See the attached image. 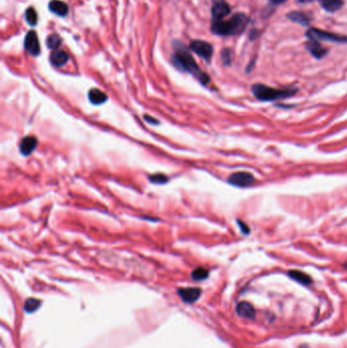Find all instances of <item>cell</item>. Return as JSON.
<instances>
[{"label":"cell","instance_id":"1","mask_svg":"<svg viewBox=\"0 0 347 348\" xmlns=\"http://www.w3.org/2000/svg\"><path fill=\"white\" fill-rule=\"evenodd\" d=\"M174 49L175 52L171 56V62L172 65L180 70L185 71L191 73L195 78L198 79L199 83H202L203 85H207L210 83V78L205 73L199 66L197 65L194 57L192 54L189 53L187 48L180 41H175L174 43Z\"/></svg>","mask_w":347,"mask_h":348},{"label":"cell","instance_id":"2","mask_svg":"<svg viewBox=\"0 0 347 348\" xmlns=\"http://www.w3.org/2000/svg\"><path fill=\"white\" fill-rule=\"evenodd\" d=\"M248 17L244 13L234 14L228 19L214 22L211 25V32L214 35L228 37L236 36L243 33L248 24Z\"/></svg>","mask_w":347,"mask_h":348},{"label":"cell","instance_id":"3","mask_svg":"<svg viewBox=\"0 0 347 348\" xmlns=\"http://www.w3.org/2000/svg\"><path fill=\"white\" fill-rule=\"evenodd\" d=\"M251 92L260 101H275L293 96L297 89H275L263 83H255L251 87Z\"/></svg>","mask_w":347,"mask_h":348},{"label":"cell","instance_id":"4","mask_svg":"<svg viewBox=\"0 0 347 348\" xmlns=\"http://www.w3.org/2000/svg\"><path fill=\"white\" fill-rule=\"evenodd\" d=\"M307 37L310 40H314L318 42L327 41V42H333V43H342V44L347 43V36L330 33V32H326L314 28H312L307 32Z\"/></svg>","mask_w":347,"mask_h":348},{"label":"cell","instance_id":"5","mask_svg":"<svg viewBox=\"0 0 347 348\" xmlns=\"http://www.w3.org/2000/svg\"><path fill=\"white\" fill-rule=\"evenodd\" d=\"M189 49L195 52L198 56L204 58L207 62L211 61L214 49L213 46L208 43V42L202 40H194L191 42V44H189Z\"/></svg>","mask_w":347,"mask_h":348},{"label":"cell","instance_id":"6","mask_svg":"<svg viewBox=\"0 0 347 348\" xmlns=\"http://www.w3.org/2000/svg\"><path fill=\"white\" fill-rule=\"evenodd\" d=\"M227 182L229 184L237 186V187H247V186H250L254 184L256 182V178L249 172L240 171V172H235V173L231 174L228 177Z\"/></svg>","mask_w":347,"mask_h":348},{"label":"cell","instance_id":"7","mask_svg":"<svg viewBox=\"0 0 347 348\" xmlns=\"http://www.w3.org/2000/svg\"><path fill=\"white\" fill-rule=\"evenodd\" d=\"M231 12L229 4L225 0H212L211 15H212V23L219 22V20L224 19Z\"/></svg>","mask_w":347,"mask_h":348},{"label":"cell","instance_id":"8","mask_svg":"<svg viewBox=\"0 0 347 348\" xmlns=\"http://www.w3.org/2000/svg\"><path fill=\"white\" fill-rule=\"evenodd\" d=\"M24 47H25V50L30 55L35 56V57L40 55L41 47H40L39 38H38L36 31L31 30L28 32L26 37H25Z\"/></svg>","mask_w":347,"mask_h":348},{"label":"cell","instance_id":"9","mask_svg":"<svg viewBox=\"0 0 347 348\" xmlns=\"http://www.w3.org/2000/svg\"><path fill=\"white\" fill-rule=\"evenodd\" d=\"M178 295L181 298L187 303H193L197 301L202 294V290L198 287H186L178 289Z\"/></svg>","mask_w":347,"mask_h":348},{"label":"cell","instance_id":"10","mask_svg":"<svg viewBox=\"0 0 347 348\" xmlns=\"http://www.w3.org/2000/svg\"><path fill=\"white\" fill-rule=\"evenodd\" d=\"M306 47L309 50L310 53L317 59H322L329 52L327 48L323 47L318 41L314 40H309L306 43Z\"/></svg>","mask_w":347,"mask_h":348},{"label":"cell","instance_id":"11","mask_svg":"<svg viewBox=\"0 0 347 348\" xmlns=\"http://www.w3.org/2000/svg\"><path fill=\"white\" fill-rule=\"evenodd\" d=\"M37 145H38V140L37 138H35V136L33 135L26 136V138H24L19 144V151L23 155L29 156L35 151Z\"/></svg>","mask_w":347,"mask_h":348},{"label":"cell","instance_id":"12","mask_svg":"<svg viewBox=\"0 0 347 348\" xmlns=\"http://www.w3.org/2000/svg\"><path fill=\"white\" fill-rule=\"evenodd\" d=\"M48 8L52 14L61 17H66L69 12L68 5L66 2L61 1V0H51L48 3Z\"/></svg>","mask_w":347,"mask_h":348},{"label":"cell","instance_id":"13","mask_svg":"<svg viewBox=\"0 0 347 348\" xmlns=\"http://www.w3.org/2000/svg\"><path fill=\"white\" fill-rule=\"evenodd\" d=\"M68 60H69L68 54L66 51L60 50V49L54 50L50 55L51 65L56 66V67H61L63 66H66L68 62Z\"/></svg>","mask_w":347,"mask_h":348},{"label":"cell","instance_id":"14","mask_svg":"<svg viewBox=\"0 0 347 348\" xmlns=\"http://www.w3.org/2000/svg\"><path fill=\"white\" fill-rule=\"evenodd\" d=\"M236 314L241 318L245 319H254L255 310L252 305L247 301L239 302L236 307Z\"/></svg>","mask_w":347,"mask_h":348},{"label":"cell","instance_id":"15","mask_svg":"<svg viewBox=\"0 0 347 348\" xmlns=\"http://www.w3.org/2000/svg\"><path fill=\"white\" fill-rule=\"evenodd\" d=\"M288 276L293 280L297 281L298 283L303 284V285H309V284L313 282L312 278L308 275V274L303 273L302 271L299 270H290L288 272Z\"/></svg>","mask_w":347,"mask_h":348},{"label":"cell","instance_id":"16","mask_svg":"<svg viewBox=\"0 0 347 348\" xmlns=\"http://www.w3.org/2000/svg\"><path fill=\"white\" fill-rule=\"evenodd\" d=\"M322 7L328 13H335L339 10L343 4V0H320Z\"/></svg>","mask_w":347,"mask_h":348},{"label":"cell","instance_id":"17","mask_svg":"<svg viewBox=\"0 0 347 348\" xmlns=\"http://www.w3.org/2000/svg\"><path fill=\"white\" fill-rule=\"evenodd\" d=\"M89 100L95 105L103 104L107 100V95L99 89H92L89 92Z\"/></svg>","mask_w":347,"mask_h":348},{"label":"cell","instance_id":"18","mask_svg":"<svg viewBox=\"0 0 347 348\" xmlns=\"http://www.w3.org/2000/svg\"><path fill=\"white\" fill-rule=\"evenodd\" d=\"M287 17L290 18L292 22L299 24L301 26H309L311 23V18L301 12H291L287 14Z\"/></svg>","mask_w":347,"mask_h":348},{"label":"cell","instance_id":"19","mask_svg":"<svg viewBox=\"0 0 347 348\" xmlns=\"http://www.w3.org/2000/svg\"><path fill=\"white\" fill-rule=\"evenodd\" d=\"M25 18H26V22L28 23L29 26L35 27L38 24V20H39L37 10L33 6L28 7L26 13H25Z\"/></svg>","mask_w":347,"mask_h":348},{"label":"cell","instance_id":"20","mask_svg":"<svg viewBox=\"0 0 347 348\" xmlns=\"http://www.w3.org/2000/svg\"><path fill=\"white\" fill-rule=\"evenodd\" d=\"M61 44H62V38L58 34L54 33V34H51L47 37L46 45L49 49L53 50V51L57 50V49H59Z\"/></svg>","mask_w":347,"mask_h":348},{"label":"cell","instance_id":"21","mask_svg":"<svg viewBox=\"0 0 347 348\" xmlns=\"http://www.w3.org/2000/svg\"><path fill=\"white\" fill-rule=\"evenodd\" d=\"M41 300L37 299V298H28L25 302V305H24V309L27 313L31 314V313H34L36 312L41 305Z\"/></svg>","mask_w":347,"mask_h":348},{"label":"cell","instance_id":"22","mask_svg":"<svg viewBox=\"0 0 347 348\" xmlns=\"http://www.w3.org/2000/svg\"><path fill=\"white\" fill-rule=\"evenodd\" d=\"M209 276V271L203 267H198L192 272V278L197 281L207 279Z\"/></svg>","mask_w":347,"mask_h":348},{"label":"cell","instance_id":"23","mask_svg":"<svg viewBox=\"0 0 347 348\" xmlns=\"http://www.w3.org/2000/svg\"><path fill=\"white\" fill-rule=\"evenodd\" d=\"M149 179L151 181V182L158 183V184H163V183H166L168 182V177L166 175H164V174H161V173L151 175L149 177Z\"/></svg>","mask_w":347,"mask_h":348},{"label":"cell","instance_id":"24","mask_svg":"<svg viewBox=\"0 0 347 348\" xmlns=\"http://www.w3.org/2000/svg\"><path fill=\"white\" fill-rule=\"evenodd\" d=\"M232 53H231L230 49H224L222 50V53H221V56H222V61L225 66H229L231 63V60H232V57H231Z\"/></svg>","mask_w":347,"mask_h":348},{"label":"cell","instance_id":"25","mask_svg":"<svg viewBox=\"0 0 347 348\" xmlns=\"http://www.w3.org/2000/svg\"><path fill=\"white\" fill-rule=\"evenodd\" d=\"M237 223L240 228V231L243 232V233H245V234L249 233V227L247 224H245V222H243V221H240V220H237Z\"/></svg>","mask_w":347,"mask_h":348},{"label":"cell","instance_id":"26","mask_svg":"<svg viewBox=\"0 0 347 348\" xmlns=\"http://www.w3.org/2000/svg\"><path fill=\"white\" fill-rule=\"evenodd\" d=\"M144 119H145L147 122H149V123H151V124H158V123H159V121H158L156 118L151 117L150 115H144Z\"/></svg>","mask_w":347,"mask_h":348},{"label":"cell","instance_id":"27","mask_svg":"<svg viewBox=\"0 0 347 348\" xmlns=\"http://www.w3.org/2000/svg\"><path fill=\"white\" fill-rule=\"evenodd\" d=\"M271 1H272L273 3H275V4H281V3H283V2H285L286 0H271Z\"/></svg>","mask_w":347,"mask_h":348},{"label":"cell","instance_id":"28","mask_svg":"<svg viewBox=\"0 0 347 348\" xmlns=\"http://www.w3.org/2000/svg\"><path fill=\"white\" fill-rule=\"evenodd\" d=\"M297 1L299 3H310V2L314 1V0H297Z\"/></svg>","mask_w":347,"mask_h":348},{"label":"cell","instance_id":"29","mask_svg":"<svg viewBox=\"0 0 347 348\" xmlns=\"http://www.w3.org/2000/svg\"><path fill=\"white\" fill-rule=\"evenodd\" d=\"M344 267H345V268H346V269H347V262H346V263H345V264H344Z\"/></svg>","mask_w":347,"mask_h":348},{"label":"cell","instance_id":"30","mask_svg":"<svg viewBox=\"0 0 347 348\" xmlns=\"http://www.w3.org/2000/svg\"><path fill=\"white\" fill-rule=\"evenodd\" d=\"M299 348H309L308 346H301V347H299Z\"/></svg>","mask_w":347,"mask_h":348}]
</instances>
